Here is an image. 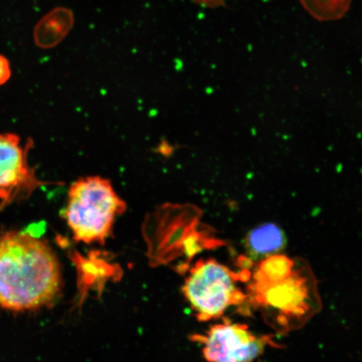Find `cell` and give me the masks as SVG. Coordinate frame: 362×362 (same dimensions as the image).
<instances>
[{"label": "cell", "instance_id": "cell-1", "mask_svg": "<svg viewBox=\"0 0 362 362\" xmlns=\"http://www.w3.org/2000/svg\"><path fill=\"white\" fill-rule=\"evenodd\" d=\"M62 283L60 264L48 243L16 230L0 236V307L40 309L56 300Z\"/></svg>", "mask_w": 362, "mask_h": 362}, {"label": "cell", "instance_id": "cell-5", "mask_svg": "<svg viewBox=\"0 0 362 362\" xmlns=\"http://www.w3.org/2000/svg\"><path fill=\"white\" fill-rule=\"evenodd\" d=\"M194 341L202 344L208 362H252L267 346H276L271 337L257 336L247 325L229 321L214 325L204 336H194Z\"/></svg>", "mask_w": 362, "mask_h": 362}, {"label": "cell", "instance_id": "cell-6", "mask_svg": "<svg viewBox=\"0 0 362 362\" xmlns=\"http://www.w3.org/2000/svg\"><path fill=\"white\" fill-rule=\"evenodd\" d=\"M15 134H0V208L30 196L44 185L29 165L31 146Z\"/></svg>", "mask_w": 362, "mask_h": 362}, {"label": "cell", "instance_id": "cell-2", "mask_svg": "<svg viewBox=\"0 0 362 362\" xmlns=\"http://www.w3.org/2000/svg\"><path fill=\"white\" fill-rule=\"evenodd\" d=\"M126 209L110 180L88 176L71 185L65 216L76 242L103 244Z\"/></svg>", "mask_w": 362, "mask_h": 362}, {"label": "cell", "instance_id": "cell-3", "mask_svg": "<svg viewBox=\"0 0 362 362\" xmlns=\"http://www.w3.org/2000/svg\"><path fill=\"white\" fill-rule=\"evenodd\" d=\"M247 300L282 330L300 327L313 315L320 302L315 284L296 269L288 278L269 284H249Z\"/></svg>", "mask_w": 362, "mask_h": 362}, {"label": "cell", "instance_id": "cell-10", "mask_svg": "<svg viewBox=\"0 0 362 362\" xmlns=\"http://www.w3.org/2000/svg\"><path fill=\"white\" fill-rule=\"evenodd\" d=\"M305 11L315 20L334 21L345 17L353 0H298Z\"/></svg>", "mask_w": 362, "mask_h": 362}, {"label": "cell", "instance_id": "cell-11", "mask_svg": "<svg viewBox=\"0 0 362 362\" xmlns=\"http://www.w3.org/2000/svg\"><path fill=\"white\" fill-rule=\"evenodd\" d=\"M11 76L10 62L6 57L0 55V86L6 83Z\"/></svg>", "mask_w": 362, "mask_h": 362}, {"label": "cell", "instance_id": "cell-12", "mask_svg": "<svg viewBox=\"0 0 362 362\" xmlns=\"http://www.w3.org/2000/svg\"><path fill=\"white\" fill-rule=\"evenodd\" d=\"M192 1L202 7L209 8L226 6V0H192Z\"/></svg>", "mask_w": 362, "mask_h": 362}, {"label": "cell", "instance_id": "cell-4", "mask_svg": "<svg viewBox=\"0 0 362 362\" xmlns=\"http://www.w3.org/2000/svg\"><path fill=\"white\" fill-rule=\"evenodd\" d=\"M249 279L246 270L235 274L214 259L201 260L189 270L182 292L198 320L206 322L220 318L229 307L245 302L246 293L238 283Z\"/></svg>", "mask_w": 362, "mask_h": 362}, {"label": "cell", "instance_id": "cell-7", "mask_svg": "<svg viewBox=\"0 0 362 362\" xmlns=\"http://www.w3.org/2000/svg\"><path fill=\"white\" fill-rule=\"evenodd\" d=\"M74 24V13L66 8H57L45 16L36 25L35 42L40 48L56 47L69 33Z\"/></svg>", "mask_w": 362, "mask_h": 362}, {"label": "cell", "instance_id": "cell-9", "mask_svg": "<svg viewBox=\"0 0 362 362\" xmlns=\"http://www.w3.org/2000/svg\"><path fill=\"white\" fill-rule=\"evenodd\" d=\"M294 262L288 257L274 255L264 257L252 276L253 284H269L288 277L294 270Z\"/></svg>", "mask_w": 362, "mask_h": 362}, {"label": "cell", "instance_id": "cell-8", "mask_svg": "<svg viewBox=\"0 0 362 362\" xmlns=\"http://www.w3.org/2000/svg\"><path fill=\"white\" fill-rule=\"evenodd\" d=\"M247 244L252 255L267 257L277 255L281 250L285 244V237L277 225L265 223L249 233Z\"/></svg>", "mask_w": 362, "mask_h": 362}]
</instances>
